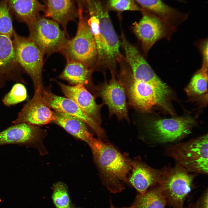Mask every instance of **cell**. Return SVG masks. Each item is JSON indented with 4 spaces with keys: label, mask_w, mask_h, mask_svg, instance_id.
<instances>
[{
    "label": "cell",
    "mask_w": 208,
    "mask_h": 208,
    "mask_svg": "<svg viewBox=\"0 0 208 208\" xmlns=\"http://www.w3.org/2000/svg\"><path fill=\"white\" fill-rule=\"evenodd\" d=\"M102 184L110 193H120L128 185L131 159L112 144L93 137L89 143Z\"/></svg>",
    "instance_id": "1"
},
{
    "label": "cell",
    "mask_w": 208,
    "mask_h": 208,
    "mask_svg": "<svg viewBox=\"0 0 208 208\" xmlns=\"http://www.w3.org/2000/svg\"><path fill=\"white\" fill-rule=\"evenodd\" d=\"M208 135L166 148L167 155L188 172L208 173Z\"/></svg>",
    "instance_id": "2"
},
{
    "label": "cell",
    "mask_w": 208,
    "mask_h": 208,
    "mask_svg": "<svg viewBox=\"0 0 208 208\" xmlns=\"http://www.w3.org/2000/svg\"><path fill=\"white\" fill-rule=\"evenodd\" d=\"M124 84L129 103L136 109L146 112L159 105L170 111L167 99L170 91L166 83L158 85L133 79L129 83Z\"/></svg>",
    "instance_id": "3"
},
{
    "label": "cell",
    "mask_w": 208,
    "mask_h": 208,
    "mask_svg": "<svg viewBox=\"0 0 208 208\" xmlns=\"http://www.w3.org/2000/svg\"><path fill=\"white\" fill-rule=\"evenodd\" d=\"M188 172L177 165L161 169L157 184L167 204L173 208H183L185 199L191 191L194 177Z\"/></svg>",
    "instance_id": "4"
},
{
    "label": "cell",
    "mask_w": 208,
    "mask_h": 208,
    "mask_svg": "<svg viewBox=\"0 0 208 208\" xmlns=\"http://www.w3.org/2000/svg\"><path fill=\"white\" fill-rule=\"evenodd\" d=\"M79 21L76 34L68 40L62 51L68 61L80 62L90 68L97 58L96 45L87 21L84 18L80 4L78 11Z\"/></svg>",
    "instance_id": "5"
},
{
    "label": "cell",
    "mask_w": 208,
    "mask_h": 208,
    "mask_svg": "<svg viewBox=\"0 0 208 208\" xmlns=\"http://www.w3.org/2000/svg\"><path fill=\"white\" fill-rule=\"evenodd\" d=\"M12 39L16 60L30 77L34 90L42 88L44 54L29 37L21 36L14 31Z\"/></svg>",
    "instance_id": "6"
},
{
    "label": "cell",
    "mask_w": 208,
    "mask_h": 208,
    "mask_svg": "<svg viewBox=\"0 0 208 208\" xmlns=\"http://www.w3.org/2000/svg\"><path fill=\"white\" fill-rule=\"evenodd\" d=\"M28 27L29 37L44 55L62 52L68 40L66 32L61 29L57 22L40 15Z\"/></svg>",
    "instance_id": "7"
},
{
    "label": "cell",
    "mask_w": 208,
    "mask_h": 208,
    "mask_svg": "<svg viewBox=\"0 0 208 208\" xmlns=\"http://www.w3.org/2000/svg\"><path fill=\"white\" fill-rule=\"evenodd\" d=\"M89 9L99 21L103 52V59L101 65L113 68L121 57L118 36L113 27L108 12L104 9L99 1L93 0Z\"/></svg>",
    "instance_id": "8"
},
{
    "label": "cell",
    "mask_w": 208,
    "mask_h": 208,
    "mask_svg": "<svg viewBox=\"0 0 208 208\" xmlns=\"http://www.w3.org/2000/svg\"><path fill=\"white\" fill-rule=\"evenodd\" d=\"M112 74L108 82H104L95 88L96 95L108 107L110 116L115 115L118 119L129 122L125 87L122 81L117 79Z\"/></svg>",
    "instance_id": "9"
},
{
    "label": "cell",
    "mask_w": 208,
    "mask_h": 208,
    "mask_svg": "<svg viewBox=\"0 0 208 208\" xmlns=\"http://www.w3.org/2000/svg\"><path fill=\"white\" fill-rule=\"evenodd\" d=\"M42 93L44 102L50 108L55 112L65 113L79 119L94 131L99 139L104 142L107 141L105 131L100 125L87 115L73 101L67 97L57 96L48 88L44 87Z\"/></svg>",
    "instance_id": "10"
},
{
    "label": "cell",
    "mask_w": 208,
    "mask_h": 208,
    "mask_svg": "<svg viewBox=\"0 0 208 208\" xmlns=\"http://www.w3.org/2000/svg\"><path fill=\"white\" fill-rule=\"evenodd\" d=\"M194 123V120L188 117L164 118L154 121L147 128L154 139L165 143L178 140L189 134Z\"/></svg>",
    "instance_id": "11"
},
{
    "label": "cell",
    "mask_w": 208,
    "mask_h": 208,
    "mask_svg": "<svg viewBox=\"0 0 208 208\" xmlns=\"http://www.w3.org/2000/svg\"><path fill=\"white\" fill-rule=\"evenodd\" d=\"M169 25L153 14L144 13L133 30L145 53L157 41L167 35Z\"/></svg>",
    "instance_id": "12"
},
{
    "label": "cell",
    "mask_w": 208,
    "mask_h": 208,
    "mask_svg": "<svg viewBox=\"0 0 208 208\" xmlns=\"http://www.w3.org/2000/svg\"><path fill=\"white\" fill-rule=\"evenodd\" d=\"M42 88L34 90L32 99L24 105L12 123H25L37 126L48 124L55 120L54 112L43 100Z\"/></svg>",
    "instance_id": "13"
},
{
    "label": "cell",
    "mask_w": 208,
    "mask_h": 208,
    "mask_svg": "<svg viewBox=\"0 0 208 208\" xmlns=\"http://www.w3.org/2000/svg\"><path fill=\"white\" fill-rule=\"evenodd\" d=\"M15 56L12 39L0 35V88L7 81L26 83Z\"/></svg>",
    "instance_id": "14"
},
{
    "label": "cell",
    "mask_w": 208,
    "mask_h": 208,
    "mask_svg": "<svg viewBox=\"0 0 208 208\" xmlns=\"http://www.w3.org/2000/svg\"><path fill=\"white\" fill-rule=\"evenodd\" d=\"M42 132L36 126L25 123L14 124L0 132V146L16 144L39 148Z\"/></svg>",
    "instance_id": "15"
},
{
    "label": "cell",
    "mask_w": 208,
    "mask_h": 208,
    "mask_svg": "<svg viewBox=\"0 0 208 208\" xmlns=\"http://www.w3.org/2000/svg\"><path fill=\"white\" fill-rule=\"evenodd\" d=\"M121 44L131 68L134 80L161 85L164 83L138 49L126 39L123 33Z\"/></svg>",
    "instance_id": "16"
},
{
    "label": "cell",
    "mask_w": 208,
    "mask_h": 208,
    "mask_svg": "<svg viewBox=\"0 0 208 208\" xmlns=\"http://www.w3.org/2000/svg\"><path fill=\"white\" fill-rule=\"evenodd\" d=\"M57 83L66 97L75 102L90 117L101 125L100 110L104 104H97L94 97L85 88L84 84L70 86Z\"/></svg>",
    "instance_id": "17"
},
{
    "label": "cell",
    "mask_w": 208,
    "mask_h": 208,
    "mask_svg": "<svg viewBox=\"0 0 208 208\" xmlns=\"http://www.w3.org/2000/svg\"><path fill=\"white\" fill-rule=\"evenodd\" d=\"M131 165L132 172L129 176L127 185L134 187L138 194H143L157 184L161 170L153 168L139 157L131 160Z\"/></svg>",
    "instance_id": "18"
},
{
    "label": "cell",
    "mask_w": 208,
    "mask_h": 208,
    "mask_svg": "<svg viewBox=\"0 0 208 208\" xmlns=\"http://www.w3.org/2000/svg\"><path fill=\"white\" fill-rule=\"evenodd\" d=\"M12 15L18 21L29 26L37 19L45 6L38 0H7Z\"/></svg>",
    "instance_id": "19"
},
{
    "label": "cell",
    "mask_w": 208,
    "mask_h": 208,
    "mask_svg": "<svg viewBox=\"0 0 208 208\" xmlns=\"http://www.w3.org/2000/svg\"><path fill=\"white\" fill-rule=\"evenodd\" d=\"M44 11L46 17L60 24L66 32L68 22L77 16L72 0H47Z\"/></svg>",
    "instance_id": "20"
},
{
    "label": "cell",
    "mask_w": 208,
    "mask_h": 208,
    "mask_svg": "<svg viewBox=\"0 0 208 208\" xmlns=\"http://www.w3.org/2000/svg\"><path fill=\"white\" fill-rule=\"evenodd\" d=\"M54 114V122L71 135L88 144L90 140L93 136L84 122L63 113L55 112Z\"/></svg>",
    "instance_id": "21"
},
{
    "label": "cell",
    "mask_w": 208,
    "mask_h": 208,
    "mask_svg": "<svg viewBox=\"0 0 208 208\" xmlns=\"http://www.w3.org/2000/svg\"><path fill=\"white\" fill-rule=\"evenodd\" d=\"M83 64L74 61H68L60 78L65 80L71 84L77 85L88 83L91 70Z\"/></svg>",
    "instance_id": "22"
},
{
    "label": "cell",
    "mask_w": 208,
    "mask_h": 208,
    "mask_svg": "<svg viewBox=\"0 0 208 208\" xmlns=\"http://www.w3.org/2000/svg\"><path fill=\"white\" fill-rule=\"evenodd\" d=\"M157 185L143 194L138 193L131 204L134 208H165L167 201Z\"/></svg>",
    "instance_id": "23"
},
{
    "label": "cell",
    "mask_w": 208,
    "mask_h": 208,
    "mask_svg": "<svg viewBox=\"0 0 208 208\" xmlns=\"http://www.w3.org/2000/svg\"><path fill=\"white\" fill-rule=\"evenodd\" d=\"M207 70L201 68L194 74L185 89L189 96H201L207 92Z\"/></svg>",
    "instance_id": "24"
},
{
    "label": "cell",
    "mask_w": 208,
    "mask_h": 208,
    "mask_svg": "<svg viewBox=\"0 0 208 208\" xmlns=\"http://www.w3.org/2000/svg\"><path fill=\"white\" fill-rule=\"evenodd\" d=\"M52 199L56 208H71V204L66 185L58 182L53 185Z\"/></svg>",
    "instance_id": "25"
},
{
    "label": "cell",
    "mask_w": 208,
    "mask_h": 208,
    "mask_svg": "<svg viewBox=\"0 0 208 208\" xmlns=\"http://www.w3.org/2000/svg\"><path fill=\"white\" fill-rule=\"evenodd\" d=\"M14 31L7 0H0V35L12 39Z\"/></svg>",
    "instance_id": "26"
},
{
    "label": "cell",
    "mask_w": 208,
    "mask_h": 208,
    "mask_svg": "<svg viewBox=\"0 0 208 208\" xmlns=\"http://www.w3.org/2000/svg\"><path fill=\"white\" fill-rule=\"evenodd\" d=\"M27 97V90L25 86L21 83H17L5 95L2 102L5 105L10 106L24 101Z\"/></svg>",
    "instance_id": "27"
},
{
    "label": "cell",
    "mask_w": 208,
    "mask_h": 208,
    "mask_svg": "<svg viewBox=\"0 0 208 208\" xmlns=\"http://www.w3.org/2000/svg\"><path fill=\"white\" fill-rule=\"evenodd\" d=\"M109 5L113 9L118 11L140 10L133 0H109Z\"/></svg>",
    "instance_id": "28"
},
{
    "label": "cell",
    "mask_w": 208,
    "mask_h": 208,
    "mask_svg": "<svg viewBox=\"0 0 208 208\" xmlns=\"http://www.w3.org/2000/svg\"><path fill=\"white\" fill-rule=\"evenodd\" d=\"M207 40L205 41L201 45L200 49L202 54L203 64L201 68L207 69L208 68V46Z\"/></svg>",
    "instance_id": "29"
},
{
    "label": "cell",
    "mask_w": 208,
    "mask_h": 208,
    "mask_svg": "<svg viewBox=\"0 0 208 208\" xmlns=\"http://www.w3.org/2000/svg\"><path fill=\"white\" fill-rule=\"evenodd\" d=\"M197 208H208V190L204 192L198 202L195 204Z\"/></svg>",
    "instance_id": "30"
},
{
    "label": "cell",
    "mask_w": 208,
    "mask_h": 208,
    "mask_svg": "<svg viewBox=\"0 0 208 208\" xmlns=\"http://www.w3.org/2000/svg\"><path fill=\"white\" fill-rule=\"evenodd\" d=\"M110 206L109 208H134L133 206L132 205L130 206H129L128 207H115V206H114V205L112 204L111 199L110 200Z\"/></svg>",
    "instance_id": "31"
},
{
    "label": "cell",
    "mask_w": 208,
    "mask_h": 208,
    "mask_svg": "<svg viewBox=\"0 0 208 208\" xmlns=\"http://www.w3.org/2000/svg\"><path fill=\"white\" fill-rule=\"evenodd\" d=\"M185 208H197V207L195 204H191Z\"/></svg>",
    "instance_id": "32"
},
{
    "label": "cell",
    "mask_w": 208,
    "mask_h": 208,
    "mask_svg": "<svg viewBox=\"0 0 208 208\" xmlns=\"http://www.w3.org/2000/svg\"><path fill=\"white\" fill-rule=\"evenodd\" d=\"M71 208H75L74 205H71Z\"/></svg>",
    "instance_id": "33"
},
{
    "label": "cell",
    "mask_w": 208,
    "mask_h": 208,
    "mask_svg": "<svg viewBox=\"0 0 208 208\" xmlns=\"http://www.w3.org/2000/svg\"><path fill=\"white\" fill-rule=\"evenodd\" d=\"M80 0V1H84V0H86H86Z\"/></svg>",
    "instance_id": "34"
},
{
    "label": "cell",
    "mask_w": 208,
    "mask_h": 208,
    "mask_svg": "<svg viewBox=\"0 0 208 208\" xmlns=\"http://www.w3.org/2000/svg\"><path fill=\"white\" fill-rule=\"evenodd\" d=\"M176 0L180 1H181V0Z\"/></svg>",
    "instance_id": "35"
}]
</instances>
